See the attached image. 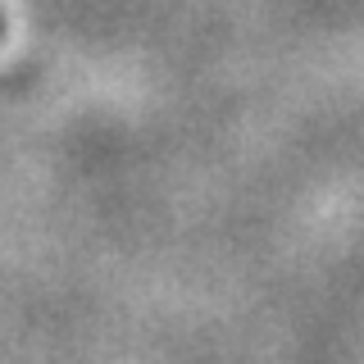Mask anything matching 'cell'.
Instances as JSON below:
<instances>
[{
	"label": "cell",
	"mask_w": 364,
	"mask_h": 364,
	"mask_svg": "<svg viewBox=\"0 0 364 364\" xmlns=\"http://www.w3.org/2000/svg\"><path fill=\"white\" fill-rule=\"evenodd\" d=\"M0 28H5V23H0Z\"/></svg>",
	"instance_id": "obj_1"
}]
</instances>
